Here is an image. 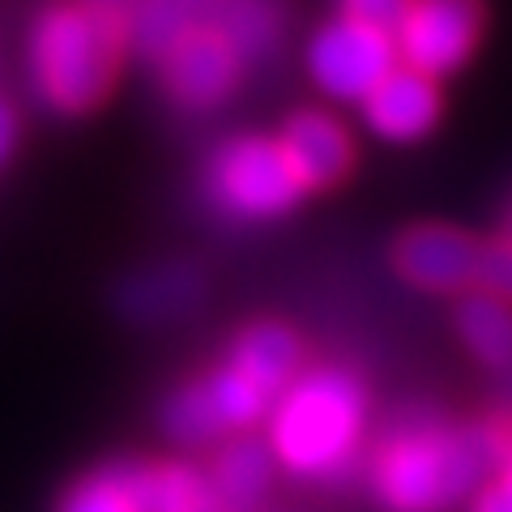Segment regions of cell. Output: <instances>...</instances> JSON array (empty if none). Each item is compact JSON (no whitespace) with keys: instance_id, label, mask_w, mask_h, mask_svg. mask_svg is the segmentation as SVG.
Instances as JSON below:
<instances>
[{"instance_id":"2e32d148","label":"cell","mask_w":512,"mask_h":512,"mask_svg":"<svg viewBox=\"0 0 512 512\" xmlns=\"http://www.w3.org/2000/svg\"><path fill=\"white\" fill-rule=\"evenodd\" d=\"M210 26H218V35L235 47L239 60H261L282 39L286 9L282 0H222Z\"/></svg>"},{"instance_id":"9c48e42d","label":"cell","mask_w":512,"mask_h":512,"mask_svg":"<svg viewBox=\"0 0 512 512\" xmlns=\"http://www.w3.org/2000/svg\"><path fill=\"white\" fill-rule=\"evenodd\" d=\"M478 256H483V248L466 231L427 222V227H414L397 239L393 265L406 282L444 295V291H461L466 282L478 278Z\"/></svg>"},{"instance_id":"277c9868","label":"cell","mask_w":512,"mask_h":512,"mask_svg":"<svg viewBox=\"0 0 512 512\" xmlns=\"http://www.w3.org/2000/svg\"><path fill=\"white\" fill-rule=\"evenodd\" d=\"M299 363H303V346L286 325L256 320V325L239 333L227 359L201 380L222 436L265 419V410H274L278 397L299 376Z\"/></svg>"},{"instance_id":"d4e9b609","label":"cell","mask_w":512,"mask_h":512,"mask_svg":"<svg viewBox=\"0 0 512 512\" xmlns=\"http://www.w3.org/2000/svg\"><path fill=\"white\" fill-rule=\"evenodd\" d=\"M508 235H512V210H508Z\"/></svg>"},{"instance_id":"7402d4cb","label":"cell","mask_w":512,"mask_h":512,"mask_svg":"<svg viewBox=\"0 0 512 512\" xmlns=\"http://www.w3.org/2000/svg\"><path fill=\"white\" fill-rule=\"evenodd\" d=\"M474 512H512V461L491 474V483L478 491Z\"/></svg>"},{"instance_id":"e0dca14e","label":"cell","mask_w":512,"mask_h":512,"mask_svg":"<svg viewBox=\"0 0 512 512\" xmlns=\"http://www.w3.org/2000/svg\"><path fill=\"white\" fill-rule=\"evenodd\" d=\"M457 329L478 363H487L491 372H512V312L504 299L487 291L470 295L457 312Z\"/></svg>"},{"instance_id":"9a60e30c","label":"cell","mask_w":512,"mask_h":512,"mask_svg":"<svg viewBox=\"0 0 512 512\" xmlns=\"http://www.w3.org/2000/svg\"><path fill=\"white\" fill-rule=\"evenodd\" d=\"M222 0H137L128 18V43H137L146 56H163L167 47L197 26H210Z\"/></svg>"},{"instance_id":"8fae6325","label":"cell","mask_w":512,"mask_h":512,"mask_svg":"<svg viewBox=\"0 0 512 512\" xmlns=\"http://www.w3.org/2000/svg\"><path fill=\"white\" fill-rule=\"evenodd\" d=\"M278 146L291 163L295 180L303 188H329L338 184L346 167H350V141L346 128L325 116V111H299V116L286 120Z\"/></svg>"},{"instance_id":"ba28073f","label":"cell","mask_w":512,"mask_h":512,"mask_svg":"<svg viewBox=\"0 0 512 512\" xmlns=\"http://www.w3.org/2000/svg\"><path fill=\"white\" fill-rule=\"evenodd\" d=\"M239 52L218 35V26H197L180 35L163 56H158V73H163V90L188 111L218 107L239 82Z\"/></svg>"},{"instance_id":"6da1fadb","label":"cell","mask_w":512,"mask_h":512,"mask_svg":"<svg viewBox=\"0 0 512 512\" xmlns=\"http://www.w3.org/2000/svg\"><path fill=\"white\" fill-rule=\"evenodd\" d=\"M500 470L483 427H448L431 414L393 423L372 457V491L389 512H440Z\"/></svg>"},{"instance_id":"ac0fdd59","label":"cell","mask_w":512,"mask_h":512,"mask_svg":"<svg viewBox=\"0 0 512 512\" xmlns=\"http://www.w3.org/2000/svg\"><path fill=\"white\" fill-rule=\"evenodd\" d=\"M146 512H227L218 504L210 478L192 466H150L146 470Z\"/></svg>"},{"instance_id":"7c38bea8","label":"cell","mask_w":512,"mask_h":512,"mask_svg":"<svg viewBox=\"0 0 512 512\" xmlns=\"http://www.w3.org/2000/svg\"><path fill=\"white\" fill-rule=\"evenodd\" d=\"M274 461L278 453L261 440H231L214 457L210 487L218 495V504L227 512H256L274 483Z\"/></svg>"},{"instance_id":"4fadbf2b","label":"cell","mask_w":512,"mask_h":512,"mask_svg":"<svg viewBox=\"0 0 512 512\" xmlns=\"http://www.w3.org/2000/svg\"><path fill=\"white\" fill-rule=\"evenodd\" d=\"M201 295H205V278L192 265H158L124 282L120 308L124 316L141 320V325H158V320L184 316Z\"/></svg>"},{"instance_id":"8992f818","label":"cell","mask_w":512,"mask_h":512,"mask_svg":"<svg viewBox=\"0 0 512 512\" xmlns=\"http://www.w3.org/2000/svg\"><path fill=\"white\" fill-rule=\"evenodd\" d=\"M393 64H397V43L389 30H376L355 18L329 22L308 47V69L316 86L342 103H363Z\"/></svg>"},{"instance_id":"cb8c5ba5","label":"cell","mask_w":512,"mask_h":512,"mask_svg":"<svg viewBox=\"0 0 512 512\" xmlns=\"http://www.w3.org/2000/svg\"><path fill=\"white\" fill-rule=\"evenodd\" d=\"M13 137H18V124H13V111L0 103V158L13 150Z\"/></svg>"},{"instance_id":"52a82bcc","label":"cell","mask_w":512,"mask_h":512,"mask_svg":"<svg viewBox=\"0 0 512 512\" xmlns=\"http://www.w3.org/2000/svg\"><path fill=\"white\" fill-rule=\"evenodd\" d=\"M478 30H483V5L478 0H414L393 43L410 69L440 77L470 60Z\"/></svg>"},{"instance_id":"30bf717a","label":"cell","mask_w":512,"mask_h":512,"mask_svg":"<svg viewBox=\"0 0 512 512\" xmlns=\"http://www.w3.org/2000/svg\"><path fill=\"white\" fill-rule=\"evenodd\" d=\"M440 116V94L431 86V77L419 69H393L380 77L376 90L363 99V120L372 133L389 141H414L423 137Z\"/></svg>"},{"instance_id":"3957f363","label":"cell","mask_w":512,"mask_h":512,"mask_svg":"<svg viewBox=\"0 0 512 512\" xmlns=\"http://www.w3.org/2000/svg\"><path fill=\"white\" fill-rule=\"evenodd\" d=\"M367 419L363 384L342 367L295 376L274 406V453L303 478L346 474Z\"/></svg>"},{"instance_id":"603a6c76","label":"cell","mask_w":512,"mask_h":512,"mask_svg":"<svg viewBox=\"0 0 512 512\" xmlns=\"http://www.w3.org/2000/svg\"><path fill=\"white\" fill-rule=\"evenodd\" d=\"M82 5H90V9H99V13H107V18H111V22H120V26L128 30V18H133L137 0H82Z\"/></svg>"},{"instance_id":"7a4b0ae2","label":"cell","mask_w":512,"mask_h":512,"mask_svg":"<svg viewBox=\"0 0 512 512\" xmlns=\"http://www.w3.org/2000/svg\"><path fill=\"white\" fill-rule=\"evenodd\" d=\"M128 30L107 13L69 0L43 9L30 26V82L52 111H90L116 82Z\"/></svg>"},{"instance_id":"44dd1931","label":"cell","mask_w":512,"mask_h":512,"mask_svg":"<svg viewBox=\"0 0 512 512\" xmlns=\"http://www.w3.org/2000/svg\"><path fill=\"white\" fill-rule=\"evenodd\" d=\"M410 5L414 0H342V18H355V22H367L376 30L397 35V26H402Z\"/></svg>"},{"instance_id":"5b68a950","label":"cell","mask_w":512,"mask_h":512,"mask_svg":"<svg viewBox=\"0 0 512 512\" xmlns=\"http://www.w3.org/2000/svg\"><path fill=\"white\" fill-rule=\"evenodd\" d=\"M299 192L303 184L295 180L278 141L235 137L227 146H218L210 158V197L218 210H227L235 218L286 214Z\"/></svg>"},{"instance_id":"ffe728a7","label":"cell","mask_w":512,"mask_h":512,"mask_svg":"<svg viewBox=\"0 0 512 512\" xmlns=\"http://www.w3.org/2000/svg\"><path fill=\"white\" fill-rule=\"evenodd\" d=\"M478 282H483L487 295L512 303V235L483 248V256H478Z\"/></svg>"},{"instance_id":"5bb4252c","label":"cell","mask_w":512,"mask_h":512,"mask_svg":"<svg viewBox=\"0 0 512 512\" xmlns=\"http://www.w3.org/2000/svg\"><path fill=\"white\" fill-rule=\"evenodd\" d=\"M146 470L141 461H107L77 478L56 512H146Z\"/></svg>"},{"instance_id":"d6986e66","label":"cell","mask_w":512,"mask_h":512,"mask_svg":"<svg viewBox=\"0 0 512 512\" xmlns=\"http://www.w3.org/2000/svg\"><path fill=\"white\" fill-rule=\"evenodd\" d=\"M163 431L175 444H188V448H201V444H214L222 436V427L210 410V397H205L201 380L184 384V389L171 393V402L163 406Z\"/></svg>"}]
</instances>
